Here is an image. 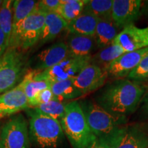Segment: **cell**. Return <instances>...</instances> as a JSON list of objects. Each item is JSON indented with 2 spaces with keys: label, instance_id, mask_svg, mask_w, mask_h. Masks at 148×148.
I'll return each instance as SVG.
<instances>
[{
  "label": "cell",
  "instance_id": "1",
  "mask_svg": "<svg viewBox=\"0 0 148 148\" xmlns=\"http://www.w3.org/2000/svg\"><path fill=\"white\" fill-rule=\"evenodd\" d=\"M145 86L129 79H116L97 97L99 106L114 115L126 116L134 112L145 95Z\"/></svg>",
  "mask_w": 148,
  "mask_h": 148
},
{
  "label": "cell",
  "instance_id": "2",
  "mask_svg": "<svg viewBox=\"0 0 148 148\" xmlns=\"http://www.w3.org/2000/svg\"><path fill=\"white\" fill-rule=\"evenodd\" d=\"M60 123L73 148H86L96 138L89 128L78 101L66 103Z\"/></svg>",
  "mask_w": 148,
  "mask_h": 148
},
{
  "label": "cell",
  "instance_id": "3",
  "mask_svg": "<svg viewBox=\"0 0 148 148\" xmlns=\"http://www.w3.org/2000/svg\"><path fill=\"white\" fill-rule=\"evenodd\" d=\"M79 103L89 128L96 137L108 141L126 123V116L110 113L96 101L86 100Z\"/></svg>",
  "mask_w": 148,
  "mask_h": 148
},
{
  "label": "cell",
  "instance_id": "4",
  "mask_svg": "<svg viewBox=\"0 0 148 148\" xmlns=\"http://www.w3.org/2000/svg\"><path fill=\"white\" fill-rule=\"evenodd\" d=\"M60 121L33 110L29 121V136L40 148H56L63 137Z\"/></svg>",
  "mask_w": 148,
  "mask_h": 148
},
{
  "label": "cell",
  "instance_id": "5",
  "mask_svg": "<svg viewBox=\"0 0 148 148\" xmlns=\"http://www.w3.org/2000/svg\"><path fill=\"white\" fill-rule=\"evenodd\" d=\"M24 58L17 48L8 47L0 58V94L12 89L21 77Z\"/></svg>",
  "mask_w": 148,
  "mask_h": 148
},
{
  "label": "cell",
  "instance_id": "6",
  "mask_svg": "<svg viewBox=\"0 0 148 148\" xmlns=\"http://www.w3.org/2000/svg\"><path fill=\"white\" fill-rule=\"evenodd\" d=\"M1 148H29V138L27 123L22 114L11 118L0 132Z\"/></svg>",
  "mask_w": 148,
  "mask_h": 148
},
{
  "label": "cell",
  "instance_id": "7",
  "mask_svg": "<svg viewBox=\"0 0 148 148\" xmlns=\"http://www.w3.org/2000/svg\"><path fill=\"white\" fill-rule=\"evenodd\" d=\"M91 56L79 57L69 54L63 60L40 74L49 82L73 79L84 66L90 62Z\"/></svg>",
  "mask_w": 148,
  "mask_h": 148
},
{
  "label": "cell",
  "instance_id": "8",
  "mask_svg": "<svg viewBox=\"0 0 148 148\" xmlns=\"http://www.w3.org/2000/svg\"><path fill=\"white\" fill-rule=\"evenodd\" d=\"M108 142L111 148H148V129L139 124L124 125Z\"/></svg>",
  "mask_w": 148,
  "mask_h": 148
},
{
  "label": "cell",
  "instance_id": "9",
  "mask_svg": "<svg viewBox=\"0 0 148 148\" xmlns=\"http://www.w3.org/2000/svg\"><path fill=\"white\" fill-rule=\"evenodd\" d=\"M46 14L47 12L37 8L25 18L20 31L18 47L27 49L40 40Z\"/></svg>",
  "mask_w": 148,
  "mask_h": 148
},
{
  "label": "cell",
  "instance_id": "10",
  "mask_svg": "<svg viewBox=\"0 0 148 148\" xmlns=\"http://www.w3.org/2000/svg\"><path fill=\"white\" fill-rule=\"evenodd\" d=\"M147 54L148 47L124 53L111 62L105 69L108 77L113 79L127 77Z\"/></svg>",
  "mask_w": 148,
  "mask_h": 148
},
{
  "label": "cell",
  "instance_id": "11",
  "mask_svg": "<svg viewBox=\"0 0 148 148\" xmlns=\"http://www.w3.org/2000/svg\"><path fill=\"white\" fill-rule=\"evenodd\" d=\"M141 0H113L111 18L119 29L132 25L141 15Z\"/></svg>",
  "mask_w": 148,
  "mask_h": 148
},
{
  "label": "cell",
  "instance_id": "12",
  "mask_svg": "<svg viewBox=\"0 0 148 148\" xmlns=\"http://www.w3.org/2000/svg\"><path fill=\"white\" fill-rule=\"evenodd\" d=\"M107 78L106 71L90 62L73 79V82L82 95H86L103 86Z\"/></svg>",
  "mask_w": 148,
  "mask_h": 148
},
{
  "label": "cell",
  "instance_id": "13",
  "mask_svg": "<svg viewBox=\"0 0 148 148\" xmlns=\"http://www.w3.org/2000/svg\"><path fill=\"white\" fill-rule=\"evenodd\" d=\"M125 52H131L148 47V26L140 28L134 24L122 29L114 42Z\"/></svg>",
  "mask_w": 148,
  "mask_h": 148
},
{
  "label": "cell",
  "instance_id": "14",
  "mask_svg": "<svg viewBox=\"0 0 148 148\" xmlns=\"http://www.w3.org/2000/svg\"><path fill=\"white\" fill-rule=\"evenodd\" d=\"M38 1L16 0L13 1L12 32L8 47L17 48L21 26L27 16L38 8Z\"/></svg>",
  "mask_w": 148,
  "mask_h": 148
},
{
  "label": "cell",
  "instance_id": "15",
  "mask_svg": "<svg viewBox=\"0 0 148 148\" xmlns=\"http://www.w3.org/2000/svg\"><path fill=\"white\" fill-rule=\"evenodd\" d=\"M29 103L21 84L0 95V119L28 108Z\"/></svg>",
  "mask_w": 148,
  "mask_h": 148
},
{
  "label": "cell",
  "instance_id": "16",
  "mask_svg": "<svg viewBox=\"0 0 148 148\" xmlns=\"http://www.w3.org/2000/svg\"><path fill=\"white\" fill-rule=\"evenodd\" d=\"M69 54L67 44L58 42L40 51L37 56V70L44 71L58 64Z\"/></svg>",
  "mask_w": 148,
  "mask_h": 148
},
{
  "label": "cell",
  "instance_id": "17",
  "mask_svg": "<svg viewBox=\"0 0 148 148\" xmlns=\"http://www.w3.org/2000/svg\"><path fill=\"white\" fill-rule=\"evenodd\" d=\"M41 71L32 70L28 72L20 82L30 106L36 95L42 90L51 88V83L40 74Z\"/></svg>",
  "mask_w": 148,
  "mask_h": 148
},
{
  "label": "cell",
  "instance_id": "18",
  "mask_svg": "<svg viewBox=\"0 0 148 148\" xmlns=\"http://www.w3.org/2000/svg\"><path fill=\"white\" fill-rule=\"evenodd\" d=\"M99 18L86 10L67 24L66 30L71 34L93 36Z\"/></svg>",
  "mask_w": 148,
  "mask_h": 148
},
{
  "label": "cell",
  "instance_id": "19",
  "mask_svg": "<svg viewBox=\"0 0 148 148\" xmlns=\"http://www.w3.org/2000/svg\"><path fill=\"white\" fill-rule=\"evenodd\" d=\"M119 29L112 19H99L93 36L96 47L101 49L112 44Z\"/></svg>",
  "mask_w": 148,
  "mask_h": 148
},
{
  "label": "cell",
  "instance_id": "20",
  "mask_svg": "<svg viewBox=\"0 0 148 148\" xmlns=\"http://www.w3.org/2000/svg\"><path fill=\"white\" fill-rule=\"evenodd\" d=\"M69 54L74 56H91L90 53L95 45L93 36L71 34L67 40Z\"/></svg>",
  "mask_w": 148,
  "mask_h": 148
},
{
  "label": "cell",
  "instance_id": "21",
  "mask_svg": "<svg viewBox=\"0 0 148 148\" xmlns=\"http://www.w3.org/2000/svg\"><path fill=\"white\" fill-rule=\"evenodd\" d=\"M67 24L56 12H47L39 40L42 42H46L54 39L62 31L66 29Z\"/></svg>",
  "mask_w": 148,
  "mask_h": 148
},
{
  "label": "cell",
  "instance_id": "22",
  "mask_svg": "<svg viewBox=\"0 0 148 148\" xmlns=\"http://www.w3.org/2000/svg\"><path fill=\"white\" fill-rule=\"evenodd\" d=\"M124 53L125 51L120 46L112 43L108 47L99 49L97 53L91 56L90 63L95 64L105 71L111 62Z\"/></svg>",
  "mask_w": 148,
  "mask_h": 148
},
{
  "label": "cell",
  "instance_id": "23",
  "mask_svg": "<svg viewBox=\"0 0 148 148\" xmlns=\"http://www.w3.org/2000/svg\"><path fill=\"white\" fill-rule=\"evenodd\" d=\"M87 1L88 0H60L56 12L69 23L82 13Z\"/></svg>",
  "mask_w": 148,
  "mask_h": 148
},
{
  "label": "cell",
  "instance_id": "24",
  "mask_svg": "<svg viewBox=\"0 0 148 148\" xmlns=\"http://www.w3.org/2000/svg\"><path fill=\"white\" fill-rule=\"evenodd\" d=\"M51 90L59 101L64 99H73L83 95L73 84V79L59 81L51 84Z\"/></svg>",
  "mask_w": 148,
  "mask_h": 148
},
{
  "label": "cell",
  "instance_id": "25",
  "mask_svg": "<svg viewBox=\"0 0 148 148\" xmlns=\"http://www.w3.org/2000/svg\"><path fill=\"white\" fill-rule=\"evenodd\" d=\"M13 1L12 0L3 1L0 8V29L4 33L7 41L10 43L12 32V18H13Z\"/></svg>",
  "mask_w": 148,
  "mask_h": 148
},
{
  "label": "cell",
  "instance_id": "26",
  "mask_svg": "<svg viewBox=\"0 0 148 148\" xmlns=\"http://www.w3.org/2000/svg\"><path fill=\"white\" fill-rule=\"evenodd\" d=\"M113 0H88L84 10L99 19H112V7Z\"/></svg>",
  "mask_w": 148,
  "mask_h": 148
},
{
  "label": "cell",
  "instance_id": "27",
  "mask_svg": "<svg viewBox=\"0 0 148 148\" xmlns=\"http://www.w3.org/2000/svg\"><path fill=\"white\" fill-rule=\"evenodd\" d=\"M66 104L58 99H53L47 103L33 107V108L36 112L44 114L60 121L64 114Z\"/></svg>",
  "mask_w": 148,
  "mask_h": 148
},
{
  "label": "cell",
  "instance_id": "28",
  "mask_svg": "<svg viewBox=\"0 0 148 148\" xmlns=\"http://www.w3.org/2000/svg\"><path fill=\"white\" fill-rule=\"evenodd\" d=\"M126 78L138 82L148 81V54L141 60L140 64L127 75Z\"/></svg>",
  "mask_w": 148,
  "mask_h": 148
},
{
  "label": "cell",
  "instance_id": "29",
  "mask_svg": "<svg viewBox=\"0 0 148 148\" xmlns=\"http://www.w3.org/2000/svg\"><path fill=\"white\" fill-rule=\"evenodd\" d=\"M53 99H57L54 95L53 94L52 91H51V88H47L42 91H40L38 95H36V97H35L34 100L33 101L32 104L30 106L35 107L38 105L42 104V103H45L49 102Z\"/></svg>",
  "mask_w": 148,
  "mask_h": 148
},
{
  "label": "cell",
  "instance_id": "30",
  "mask_svg": "<svg viewBox=\"0 0 148 148\" xmlns=\"http://www.w3.org/2000/svg\"><path fill=\"white\" fill-rule=\"evenodd\" d=\"M60 3V0H41L38 1V8L45 12H56Z\"/></svg>",
  "mask_w": 148,
  "mask_h": 148
},
{
  "label": "cell",
  "instance_id": "31",
  "mask_svg": "<svg viewBox=\"0 0 148 148\" xmlns=\"http://www.w3.org/2000/svg\"><path fill=\"white\" fill-rule=\"evenodd\" d=\"M86 148H111V147L106 140L96 137Z\"/></svg>",
  "mask_w": 148,
  "mask_h": 148
},
{
  "label": "cell",
  "instance_id": "32",
  "mask_svg": "<svg viewBox=\"0 0 148 148\" xmlns=\"http://www.w3.org/2000/svg\"><path fill=\"white\" fill-rule=\"evenodd\" d=\"M8 47V42L4 33L0 29V58L3 55Z\"/></svg>",
  "mask_w": 148,
  "mask_h": 148
},
{
  "label": "cell",
  "instance_id": "33",
  "mask_svg": "<svg viewBox=\"0 0 148 148\" xmlns=\"http://www.w3.org/2000/svg\"><path fill=\"white\" fill-rule=\"evenodd\" d=\"M142 101H143V106L141 108L142 112L148 116V92L145 94Z\"/></svg>",
  "mask_w": 148,
  "mask_h": 148
},
{
  "label": "cell",
  "instance_id": "34",
  "mask_svg": "<svg viewBox=\"0 0 148 148\" xmlns=\"http://www.w3.org/2000/svg\"><path fill=\"white\" fill-rule=\"evenodd\" d=\"M141 14H143L148 19V1H143L141 6Z\"/></svg>",
  "mask_w": 148,
  "mask_h": 148
},
{
  "label": "cell",
  "instance_id": "35",
  "mask_svg": "<svg viewBox=\"0 0 148 148\" xmlns=\"http://www.w3.org/2000/svg\"><path fill=\"white\" fill-rule=\"evenodd\" d=\"M2 3H3V1L0 0V8H1V4H2Z\"/></svg>",
  "mask_w": 148,
  "mask_h": 148
},
{
  "label": "cell",
  "instance_id": "36",
  "mask_svg": "<svg viewBox=\"0 0 148 148\" xmlns=\"http://www.w3.org/2000/svg\"><path fill=\"white\" fill-rule=\"evenodd\" d=\"M0 148H1V146H0Z\"/></svg>",
  "mask_w": 148,
  "mask_h": 148
}]
</instances>
